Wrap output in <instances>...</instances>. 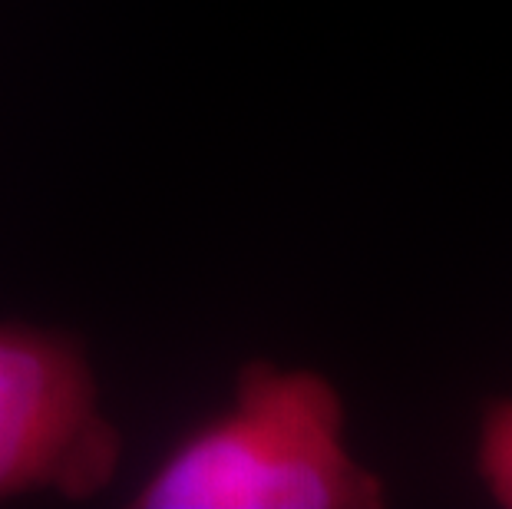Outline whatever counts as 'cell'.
<instances>
[{
	"mask_svg": "<svg viewBox=\"0 0 512 509\" xmlns=\"http://www.w3.org/2000/svg\"><path fill=\"white\" fill-rule=\"evenodd\" d=\"M384 480L357 460L347 407L314 367L248 361L232 400L192 427L133 490V509H377Z\"/></svg>",
	"mask_w": 512,
	"mask_h": 509,
	"instance_id": "1",
	"label": "cell"
},
{
	"mask_svg": "<svg viewBox=\"0 0 512 509\" xmlns=\"http://www.w3.org/2000/svg\"><path fill=\"white\" fill-rule=\"evenodd\" d=\"M123 433L70 334L0 324V506L20 496L90 500L116 480Z\"/></svg>",
	"mask_w": 512,
	"mask_h": 509,
	"instance_id": "2",
	"label": "cell"
},
{
	"mask_svg": "<svg viewBox=\"0 0 512 509\" xmlns=\"http://www.w3.org/2000/svg\"><path fill=\"white\" fill-rule=\"evenodd\" d=\"M476 473L489 500L512 509V397H499L483 410L476 433Z\"/></svg>",
	"mask_w": 512,
	"mask_h": 509,
	"instance_id": "3",
	"label": "cell"
}]
</instances>
